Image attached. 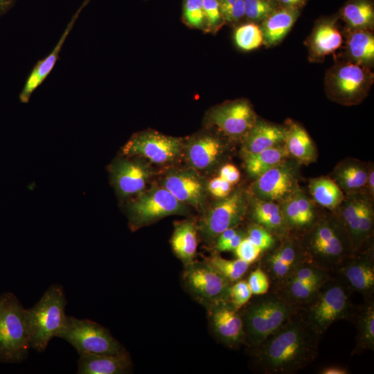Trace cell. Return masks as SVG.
Segmentation results:
<instances>
[{
    "instance_id": "obj_1",
    "label": "cell",
    "mask_w": 374,
    "mask_h": 374,
    "mask_svg": "<svg viewBox=\"0 0 374 374\" xmlns=\"http://www.w3.org/2000/svg\"><path fill=\"white\" fill-rule=\"evenodd\" d=\"M321 336L299 308L279 330L250 348L253 366L263 374H295L316 360Z\"/></svg>"
},
{
    "instance_id": "obj_2",
    "label": "cell",
    "mask_w": 374,
    "mask_h": 374,
    "mask_svg": "<svg viewBox=\"0 0 374 374\" xmlns=\"http://www.w3.org/2000/svg\"><path fill=\"white\" fill-rule=\"evenodd\" d=\"M299 235L305 260L332 275L355 253L349 235L334 211L321 212L313 225Z\"/></svg>"
},
{
    "instance_id": "obj_3",
    "label": "cell",
    "mask_w": 374,
    "mask_h": 374,
    "mask_svg": "<svg viewBox=\"0 0 374 374\" xmlns=\"http://www.w3.org/2000/svg\"><path fill=\"white\" fill-rule=\"evenodd\" d=\"M240 311L245 335V344L256 346L279 330L300 308L278 290L254 295Z\"/></svg>"
},
{
    "instance_id": "obj_4",
    "label": "cell",
    "mask_w": 374,
    "mask_h": 374,
    "mask_svg": "<svg viewBox=\"0 0 374 374\" xmlns=\"http://www.w3.org/2000/svg\"><path fill=\"white\" fill-rule=\"evenodd\" d=\"M335 276L300 308L306 321L321 335L332 323L342 319H351L355 313L350 298L353 292L339 276Z\"/></svg>"
},
{
    "instance_id": "obj_5",
    "label": "cell",
    "mask_w": 374,
    "mask_h": 374,
    "mask_svg": "<svg viewBox=\"0 0 374 374\" xmlns=\"http://www.w3.org/2000/svg\"><path fill=\"white\" fill-rule=\"evenodd\" d=\"M63 287L51 285L33 307L26 309L25 317L30 348L43 352L50 341L64 328L67 316Z\"/></svg>"
},
{
    "instance_id": "obj_6",
    "label": "cell",
    "mask_w": 374,
    "mask_h": 374,
    "mask_svg": "<svg viewBox=\"0 0 374 374\" xmlns=\"http://www.w3.org/2000/svg\"><path fill=\"white\" fill-rule=\"evenodd\" d=\"M25 311L14 294L0 295V362L19 363L28 355L30 346Z\"/></svg>"
},
{
    "instance_id": "obj_7",
    "label": "cell",
    "mask_w": 374,
    "mask_h": 374,
    "mask_svg": "<svg viewBox=\"0 0 374 374\" xmlns=\"http://www.w3.org/2000/svg\"><path fill=\"white\" fill-rule=\"evenodd\" d=\"M374 81L371 69L344 60L330 67L325 77V91L334 102L344 105L361 103Z\"/></svg>"
},
{
    "instance_id": "obj_8",
    "label": "cell",
    "mask_w": 374,
    "mask_h": 374,
    "mask_svg": "<svg viewBox=\"0 0 374 374\" xmlns=\"http://www.w3.org/2000/svg\"><path fill=\"white\" fill-rule=\"evenodd\" d=\"M69 342L80 355H117L126 352L124 347L99 323L89 319L67 316L57 337Z\"/></svg>"
},
{
    "instance_id": "obj_9",
    "label": "cell",
    "mask_w": 374,
    "mask_h": 374,
    "mask_svg": "<svg viewBox=\"0 0 374 374\" xmlns=\"http://www.w3.org/2000/svg\"><path fill=\"white\" fill-rule=\"evenodd\" d=\"M259 259L258 265L269 278V289L277 290L305 260L299 234L289 233Z\"/></svg>"
},
{
    "instance_id": "obj_10",
    "label": "cell",
    "mask_w": 374,
    "mask_h": 374,
    "mask_svg": "<svg viewBox=\"0 0 374 374\" xmlns=\"http://www.w3.org/2000/svg\"><path fill=\"white\" fill-rule=\"evenodd\" d=\"M248 196L237 189L212 205L200 220L199 229L206 242H213L224 231L238 227L248 213Z\"/></svg>"
},
{
    "instance_id": "obj_11",
    "label": "cell",
    "mask_w": 374,
    "mask_h": 374,
    "mask_svg": "<svg viewBox=\"0 0 374 374\" xmlns=\"http://www.w3.org/2000/svg\"><path fill=\"white\" fill-rule=\"evenodd\" d=\"M186 211V205L163 186L152 187L141 193L127 206L130 225L135 229L162 217L183 214Z\"/></svg>"
},
{
    "instance_id": "obj_12",
    "label": "cell",
    "mask_w": 374,
    "mask_h": 374,
    "mask_svg": "<svg viewBox=\"0 0 374 374\" xmlns=\"http://www.w3.org/2000/svg\"><path fill=\"white\" fill-rule=\"evenodd\" d=\"M288 159L255 178L250 187L251 197L280 203L299 187V163Z\"/></svg>"
},
{
    "instance_id": "obj_13",
    "label": "cell",
    "mask_w": 374,
    "mask_h": 374,
    "mask_svg": "<svg viewBox=\"0 0 374 374\" xmlns=\"http://www.w3.org/2000/svg\"><path fill=\"white\" fill-rule=\"evenodd\" d=\"M183 150L181 139L156 131H145L134 135L123 148L125 155L143 157L157 164L176 161Z\"/></svg>"
},
{
    "instance_id": "obj_14",
    "label": "cell",
    "mask_w": 374,
    "mask_h": 374,
    "mask_svg": "<svg viewBox=\"0 0 374 374\" xmlns=\"http://www.w3.org/2000/svg\"><path fill=\"white\" fill-rule=\"evenodd\" d=\"M184 272V280L188 290L208 308L229 301L231 285L226 278L206 264L191 262Z\"/></svg>"
},
{
    "instance_id": "obj_15",
    "label": "cell",
    "mask_w": 374,
    "mask_h": 374,
    "mask_svg": "<svg viewBox=\"0 0 374 374\" xmlns=\"http://www.w3.org/2000/svg\"><path fill=\"white\" fill-rule=\"evenodd\" d=\"M210 123L226 136L242 139L256 123L257 115L250 103L238 99L213 108L208 114Z\"/></svg>"
},
{
    "instance_id": "obj_16",
    "label": "cell",
    "mask_w": 374,
    "mask_h": 374,
    "mask_svg": "<svg viewBox=\"0 0 374 374\" xmlns=\"http://www.w3.org/2000/svg\"><path fill=\"white\" fill-rule=\"evenodd\" d=\"M336 275L364 301L374 299V248L373 239L366 242L346 262Z\"/></svg>"
},
{
    "instance_id": "obj_17",
    "label": "cell",
    "mask_w": 374,
    "mask_h": 374,
    "mask_svg": "<svg viewBox=\"0 0 374 374\" xmlns=\"http://www.w3.org/2000/svg\"><path fill=\"white\" fill-rule=\"evenodd\" d=\"M210 322L220 341L230 348L245 344L243 321L240 310L229 301L220 302L208 308Z\"/></svg>"
},
{
    "instance_id": "obj_18",
    "label": "cell",
    "mask_w": 374,
    "mask_h": 374,
    "mask_svg": "<svg viewBox=\"0 0 374 374\" xmlns=\"http://www.w3.org/2000/svg\"><path fill=\"white\" fill-rule=\"evenodd\" d=\"M279 204L289 233H303L313 225L321 213L317 204L300 186Z\"/></svg>"
},
{
    "instance_id": "obj_19",
    "label": "cell",
    "mask_w": 374,
    "mask_h": 374,
    "mask_svg": "<svg viewBox=\"0 0 374 374\" xmlns=\"http://www.w3.org/2000/svg\"><path fill=\"white\" fill-rule=\"evenodd\" d=\"M91 0H84L80 6L77 9L75 12L72 16L70 21L68 23L65 30L61 35L59 41L51 51V53L44 58L39 60L26 78L25 84L19 94V100L23 103H27L33 94V93L40 86L45 79L53 70L57 60L59 58V55L62 46L67 36L71 31L75 25L77 19L88 5Z\"/></svg>"
},
{
    "instance_id": "obj_20",
    "label": "cell",
    "mask_w": 374,
    "mask_h": 374,
    "mask_svg": "<svg viewBox=\"0 0 374 374\" xmlns=\"http://www.w3.org/2000/svg\"><path fill=\"white\" fill-rule=\"evenodd\" d=\"M342 44V34L335 18L318 20L305 41L310 62H321L339 48Z\"/></svg>"
},
{
    "instance_id": "obj_21",
    "label": "cell",
    "mask_w": 374,
    "mask_h": 374,
    "mask_svg": "<svg viewBox=\"0 0 374 374\" xmlns=\"http://www.w3.org/2000/svg\"><path fill=\"white\" fill-rule=\"evenodd\" d=\"M162 186L185 205L199 208L205 200V185L193 171H171L163 179Z\"/></svg>"
},
{
    "instance_id": "obj_22",
    "label": "cell",
    "mask_w": 374,
    "mask_h": 374,
    "mask_svg": "<svg viewBox=\"0 0 374 374\" xmlns=\"http://www.w3.org/2000/svg\"><path fill=\"white\" fill-rule=\"evenodd\" d=\"M111 172L115 188L122 197L141 192L152 175L149 166L142 161L125 159L117 160Z\"/></svg>"
},
{
    "instance_id": "obj_23",
    "label": "cell",
    "mask_w": 374,
    "mask_h": 374,
    "mask_svg": "<svg viewBox=\"0 0 374 374\" xmlns=\"http://www.w3.org/2000/svg\"><path fill=\"white\" fill-rule=\"evenodd\" d=\"M224 142L211 134H202L192 139L184 150L190 166L197 170H208L221 159L224 152Z\"/></svg>"
},
{
    "instance_id": "obj_24",
    "label": "cell",
    "mask_w": 374,
    "mask_h": 374,
    "mask_svg": "<svg viewBox=\"0 0 374 374\" xmlns=\"http://www.w3.org/2000/svg\"><path fill=\"white\" fill-rule=\"evenodd\" d=\"M132 366L127 352L117 355L82 354L78 363L79 374H122Z\"/></svg>"
},
{
    "instance_id": "obj_25",
    "label": "cell",
    "mask_w": 374,
    "mask_h": 374,
    "mask_svg": "<svg viewBox=\"0 0 374 374\" xmlns=\"http://www.w3.org/2000/svg\"><path fill=\"white\" fill-rule=\"evenodd\" d=\"M369 164L356 159L347 158L339 162L330 177L345 195L365 189Z\"/></svg>"
},
{
    "instance_id": "obj_26",
    "label": "cell",
    "mask_w": 374,
    "mask_h": 374,
    "mask_svg": "<svg viewBox=\"0 0 374 374\" xmlns=\"http://www.w3.org/2000/svg\"><path fill=\"white\" fill-rule=\"evenodd\" d=\"M285 127L257 120L242 140L243 153L255 154L284 143Z\"/></svg>"
},
{
    "instance_id": "obj_27",
    "label": "cell",
    "mask_w": 374,
    "mask_h": 374,
    "mask_svg": "<svg viewBox=\"0 0 374 374\" xmlns=\"http://www.w3.org/2000/svg\"><path fill=\"white\" fill-rule=\"evenodd\" d=\"M284 145L291 158L299 164L308 165L316 161L317 149L310 136L300 124L287 120L285 127Z\"/></svg>"
},
{
    "instance_id": "obj_28",
    "label": "cell",
    "mask_w": 374,
    "mask_h": 374,
    "mask_svg": "<svg viewBox=\"0 0 374 374\" xmlns=\"http://www.w3.org/2000/svg\"><path fill=\"white\" fill-rule=\"evenodd\" d=\"M300 15V10L280 6L259 25L263 45L272 47L286 37Z\"/></svg>"
},
{
    "instance_id": "obj_29",
    "label": "cell",
    "mask_w": 374,
    "mask_h": 374,
    "mask_svg": "<svg viewBox=\"0 0 374 374\" xmlns=\"http://www.w3.org/2000/svg\"><path fill=\"white\" fill-rule=\"evenodd\" d=\"M251 198L250 206H248L251 222L263 226L278 239L289 233L279 203L253 197Z\"/></svg>"
},
{
    "instance_id": "obj_30",
    "label": "cell",
    "mask_w": 374,
    "mask_h": 374,
    "mask_svg": "<svg viewBox=\"0 0 374 374\" xmlns=\"http://www.w3.org/2000/svg\"><path fill=\"white\" fill-rule=\"evenodd\" d=\"M346 60L371 69L374 64L373 30L346 29Z\"/></svg>"
},
{
    "instance_id": "obj_31",
    "label": "cell",
    "mask_w": 374,
    "mask_h": 374,
    "mask_svg": "<svg viewBox=\"0 0 374 374\" xmlns=\"http://www.w3.org/2000/svg\"><path fill=\"white\" fill-rule=\"evenodd\" d=\"M353 319L355 321L357 335L355 346L351 355L362 354L374 349V300L364 303L355 311Z\"/></svg>"
},
{
    "instance_id": "obj_32",
    "label": "cell",
    "mask_w": 374,
    "mask_h": 374,
    "mask_svg": "<svg viewBox=\"0 0 374 374\" xmlns=\"http://www.w3.org/2000/svg\"><path fill=\"white\" fill-rule=\"evenodd\" d=\"M340 16L348 30H373L374 6L372 0H348L343 6Z\"/></svg>"
},
{
    "instance_id": "obj_33",
    "label": "cell",
    "mask_w": 374,
    "mask_h": 374,
    "mask_svg": "<svg viewBox=\"0 0 374 374\" xmlns=\"http://www.w3.org/2000/svg\"><path fill=\"white\" fill-rule=\"evenodd\" d=\"M308 190L314 202L330 211H334L345 197V194L330 176L310 179Z\"/></svg>"
},
{
    "instance_id": "obj_34",
    "label": "cell",
    "mask_w": 374,
    "mask_h": 374,
    "mask_svg": "<svg viewBox=\"0 0 374 374\" xmlns=\"http://www.w3.org/2000/svg\"><path fill=\"white\" fill-rule=\"evenodd\" d=\"M171 246L175 255L186 265L193 262L197 247L195 224L188 220L177 224L171 238Z\"/></svg>"
},
{
    "instance_id": "obj_35",
    "label": "cell",
    "mask_w": 374,
    "mask_h": 374,
    "mask_svg": "<svg viewBox=\"0 0 374 374\" xmlns=\"http://www.w3.org/2000/svg\"><path fill=\"white\" fill-rule=\"evenodd\" d=\"M243 154L246 171L253 178L291 158L284 143L258 153Z\"/></svg>"
},
{
    "instance_id": "obj_36",
    "label": "cell",
    "mask_w": 374,
    "mask_h": 374,
    "mask_svg": "<svg viewBox=\"0 0 374 374\" xmlns=\"http://www.w3.org/2000/svg\"><path fill=\"white\" fill-rule=\"evenodd\" d=\"M374 227L373 199L365 190L359 192L358 225L355 252L373 239Z\"/></svg>"
},
{
    "instance_id": "obj_37",
    "label": "cell",
    "mask_w": 374,
    "mask_h": 374,
    "mask_svg": "<svg viewBox=\"0 0 374 374\" xmlns=\"http://www.w3.org/2000/svg\"><path fill=\"white\" fill-rule=\"evenodd\" d=\"M204 262L226 278L231 284L240 280L251 265V264L240 259H226L217 254L205 258Z\"/></svg>"
},
{
    "instance_id": "obj_38",
    "label": "cell",
    "mask_w": 374,
    "mask_h": 374,
    "mask_svg": "<svg viewBox=\"0 0 374 374\" xmlns=\"http://www.w3.org/2000/svg\"><path fill=\"white\" fill-rule=\"evenodd\" d=\"M233 39L238 48L244 51H253L263 45L260 25L251 21L236 26L233 33Z\"/></svg>"
},
{
    "instance_id": "obj_39",
    "label": "cell",
    "mask_w": 374,
    "mask_h": 374,
    "mask_svg": "<svg viewBox=\"0 0 374 374\" xmlns=\"http://www.w3.org/2000/svg\"><path fill=\"white\" fill-rule=\"evenodd\" d=\"M280 6L278 0H244V19L260 24Z\"/></svg>"
},
{
    "instance_id": "obj_40",
    "label": "cell",
    "mask_w": 374,
    "mask_h": 374,
    "mask_svg": "<svg viewBox=\"0 0 374 374\" xmlns=\"http://www.w3.org/2000/svg\"><path fill=\"white\" fill-rule=\"evenodd\" d=\"M182 19L188 26L206 31L202 0H184Z\"/></svg>"
},
{
    "instance_id": "obj_41",
    "label": "cell",
    "mask_w": 374,
    "mask_h": 374,
    "mask_svg": "<svg viewBox=\"0 0 374 374\" xmlns=\"http://www.w3.org/2000/svg\"><path fill=\"white\" fill-rule=\"evenodd\" d=\"M246 237L260 248L262 253L274 247L279 240L265 228L253 222L249 224Z\"/></svg>"
},
{
    "instance_id": "obj_42",
    "label": "cell",
    "mask_w": 374,
    "mask_h": 374,
    "mask_svg": "<svg viewBox=\"0 0 374 374\" xmlns=\"http://www.w3.org/2000/svg\"><path fill=\"white\" fill-rule=\"evenodd\" d=\"M206 32L216 33L225 24L218 0H202Z\"/></svg>"
},
{
    "instance_id": "obj_43",
    "label": "cell",
    "mask_w": 374,
    "mask_h": 374,
    "mask_svg": "<svg viewBox=\"0 0 374 374\" xmlns=\"http://www.w3.org/2000/svg\"><path fill=\"white\" fill-rule=\"evenodd\" d=\"M253 294L247 280L240 279L230 285L229 301L238 310L246 305Z\"/></svg>"
},
{
    "instance_id": "obj_44",
    "label": "cell",
    "mask_w": 374,
    "mask_h": 374,
    "mask_svg": "<svg viewBox=\"0 0 374 374\" xmlns=\"http://www.w3.org/2000/svg\"><path fill=\"white\" fill-rule=\"evenodd\" d=\"M247 280L253 295H261L269 290V278L260 265L249 274Z\"/></svg>"
},
{
    "instance_id": "obj_45",
    "label": "cell",
    "mask_w": 374,
    "mask_h": 374,
    "mask_svg": "<svg viewBox=\"0 0 374 374\" xmlns=\"http://www.w3.org/2000/svg\"><path fill=\"white\" fill-rule=\"evenodd\" d=\"M233 252L236 258L251 265L258 260L262 253L261 249L250 242L247 237L241 241Z\"/></svg>"
},
{
    "instance_id": "obj_46",
    "label": "cell",
    "mask_w": 374,
    "mask_h": 374,
    "mask_svg": "<svg viewBox=\"0 0 374 374\" xmlns=\"http://www.w3.org/2000/svg\"><path fill=\"white\" fill-rule=\"evenodd\" d=\"M232 186L229 182L218 176L210 180L207 189L214 197L222 199L231 193Z\"/></svg>"
},
{
    "instance_id": "obj_47",
    "label": "cell",
    "mask_w": 374,
    "mask_h": 374,
    "mask_svg": "<svg viewBox=\"0 0 374 374\" xmlns=\"http://www.w3.org/2000/svg\"><path fill=\"white\" fill-rule=\"evenodd\" d=\"M222 17L225 24L235 25L244 19V0H237Z\"/></svg>"
},
{
    "instance_id": "obj_48",
    "label": "cell",
    "mask_w": 374,
    "mask_h": 374,
    "mask_svg": "<svg viewBox=\"0 0 374 374\" xmlns=\"http://www.w3.org/2000/svg\"><path fill=\"white\" fill-rule=\"evenodd\" d=\"M219 176L232 185L238 183L240 178L238 169L230 163L225 164L220 168Z\"/></svg>"
},
{
    "instance_id": "obj_49",
    "label": "cell",
    "mask_w": 374,
    "mask_h": 374,
    "mask_svg": "<svg viewBox=\"0 0 374 374\" xmlns=\"http://www.w3.org/2000/svg\"><path fill=\"white\" fill-rule=\"evenodd\" d=\"M245 237L246 231L239 229L233 237L215 249L219 251H233Z\"/></svg>"
},
{
    "instance_id": "obj_50",
    "label": "cell",
    "mask_w": 374,
    "mask_h": 374,
    "mask_svg": "<svg viewBox=\"0 0 374 374\" xmlns=\"http://www.w3.org/2000/svg\"><path fill=\"white\" fill-rule=\"evenodd\" d=\"M365 191L373 199L374 197V169L373 165L369 164L368 177L365 186Z\"/></svg>"
},
{
    "instance_id": "obj_51",
    "label": "cell",
    "mask_w": 374,
    "mask_h": 374,
    "mask_svg": "<svg viewBox=\"0 0 374 374\" xmlns=\"http://www.w3.org/2000/svg\"><path fill=\"white\" fill-rule=\"evenodd\" d=\"M319 373L320 374H348L350 371L344 366L330 365L322 368Z\"/></svg>"
},
{
    "instance_id": "obj_52",
    "label": "cell",
    "mask_w": 374,
    "mask_h": 374,
    "mask_svg": "<svg viewBox=\"0 0 374 374\" xmlns=\"http://www.w3.org/2000/svg\"><path fill=\"white\" fill-rule=\"evenodd\" d=\"M280 5L283 7L300 10L306 2V0H278Z\"/></svg>"
},
{
    "instance_id": "obj_53",
    "label": "cell",
    "mask_w": 374,
    "mask_h": 374,
    "mask_svg": "<svg viewBox=\"0 0 374 374\" xmlns=\"http://www.w3.org/2000/svg\"><path fill=\"white\" fill-rule=\"evenodd\" d=\"M17 0H0V17L7 13L15 4Z\"/></svg>"
},
{
    "instance_id": "obj_54",
    "label": "cell",
    "mask_w": 374,
    "mask_h": 374,
    "mask_svg": "<svg viewBox=\"0 0 374 374\" xmlns=\"http://www.w3.org/2000/svg\"><path fill=\"white\" fill-rule=\"evenodd\" d=\"M237 0H218L222 15L226 12Z\"/></svg>"
}]
</instances>
